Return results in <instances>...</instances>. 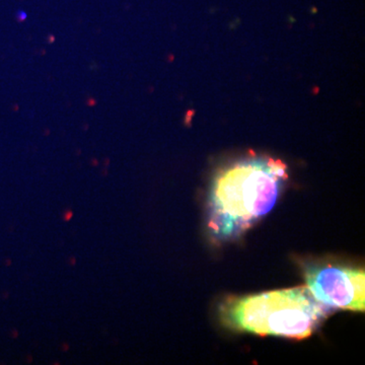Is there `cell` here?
<instances>
[{"mask_svg":"<svg viewBox=\"0 0 365 365\" xmlns=\"http://www.w3.org/2000/svg\"><path fill=\"white\" fill-rule=\"evenodd\" d=\"M287 180V165L272 158H242L220 170L208 201L213 241H234L267 215Z\"/></svg>","mask_w":365,"mask_h":365,"instance_id":"cell-1","label":"cell"},{"mask_svg":"<svg viewBox=\"0 0 365 365\" xmlns=\"http://www.w3.org/2000/svg\"><path fill=\"white\" fill-rule=\"evenodd\" d=\"M332 312L307 287L228 297L220 309V319L230 330L294 340L311 337Z\"/></svg>","mask_w":365,"mask_h":365,"instance_id":"cell-2","label":"cell"},{"mask_svg":"<svg viewBox=\"0 0 365 365\" xmlns=\"http://www.w3.org/2000/svg\"><path fill=\"white\" fill-rule=\"evenodd\" d=\"M307 287L324 306L364 313L365 272L364 269L340 264L309 263L304 265Z\"/></svg>","mask_w":365,"mask_h":365,"instance_id":"cell-3","label":"cell"}]
</instances>
